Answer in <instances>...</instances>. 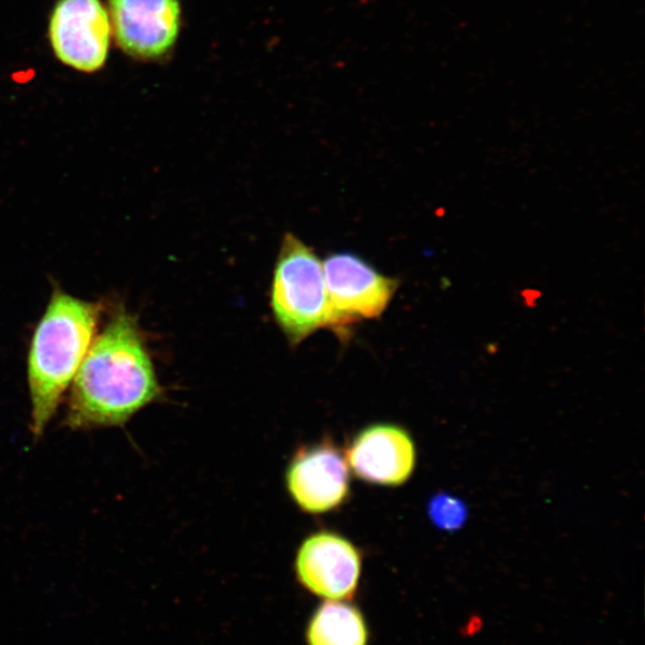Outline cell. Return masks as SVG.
Masks as SVG:
<instances>
[{"label": "cell", "instance_id": "1", "mask_svg": "<svg viewBox=\"0 0 645 645\" xmlns=\"http://www.w3.org/2000/svg\"><path fill=\"white\" fill-rule=\"evenodd\" d=\"M163 395L137 318L120 310L73 378L65 424L72 431L121 427Z\"/></svg>", "mask_w": 645, "mask_h": 645}, {"label": "cell", "instance_id": "2", "mask_svg": "<svg viewBox=\"0 0 645 645\" xmlns=\"http://www.w3.org/2000/svg\"><path fill=\"white\" fill-rule=\"evenodd\" d=\"M101 307L56 289L28 355L32 432L45 433L95 341Z\"/></svg>", "mask_w": 645, "mask_h": 645}, {"label": "cell", "instance_id": "3", "mask_svg": "<svg viewBox=\"0 0 645 645\" xmlns=\"http://www.w3.org/2000/svg\"><path fill=\"white\" fill-rule=\"evenodd\" d=\"M271 306L275 321L292 346L316 331L330 329L331 314L322 262L314 249L287 233L278 253Z\"/></svg>", "mask_w": 645, "mask_h": 645}, {"label": "cell", "instance_id": "4", "mask_svg": "<svg viewBox=\"0 0 645 645\" xmlns=\"http://www.w3.org/2000/svg\"><path fill=\"white\" fill-rule=\"evenodd\" d=\"M328 292L330 330L340 337L363 319L383 315L398 283L353 254H335L322 262Z\"/></svg>", "mask_w": 645, "mask_h": 645}, {"label": "cell", "instance_id": "5", "mask_svg": "<svg viewBox=\"0 0 645 645\" xmlns=\"http://www.w3.org/2000/svg\"><path fill=\"white\" fill-rule=\"evenodd\" d=\"M117 46L145 63L171 56L182 31L181 0H109Z\"/></svg>", "mask_w": 645, "mask_h": 645}, {"label": "cell", "instance_id": "6", "mask_svg": "<svg viewBox=\"0 0 645 645\" xmlns=\"http://www.w3.org/2000/svg\"><path fill=\"white\" fill-rule=\"evenodd\" d=\"M112 25L101 0H59L50 21L54 54L66 66L96 72L105 66Z\"/></svg>", "mask_w": 645, "mask_h": 645}, {"label": "cell", "instance_id": "7", "mask_svg": "<svg viewBox=\"0 0 645 645\" xmlns=\"http://www.w3.org/2000/svg\"><path fill=\"white\" fill-rule=\"evenodd\" d=\"M292 500L309 515H326L350 496V476L343 453L329 440L300 448L286 473Z\"/></svg>", "mask_w": 645, "mask_h": 645}, {"label": "cell", "instance_id": "8", "mask_svg": "<svg viewBox=\"0 0 645 645\" xmlns=\"http://www.w3.org/2000/svg\"><path fill=\"white\" fill-rule=\"evenodd\" d=\"M295 570L307 592L326 600L349 601L359 589L362 557L347 538L320 531L303 541Z\"/></svg>", "mask_w": 645, "mask_h": 645}, {"label": "cell", "instance_id": "9", "mask_svg": "<svg viewBox=\"0 0 645 645\" xmlns=\"http://www.w3.org/2000/svg\"><path fill=\"white\" fill-rule=\"evenodd\" d=\"M346 461L363 482L400 487L412 477L416 448L412 436L394 424H373L351 440Z\"/></svg>", "mask_w": 645, "mask_h": 645}, {"label": "cell", "instance_id": "10", "mask_svg": "<svg viewBox=\"0 0 645 645\" xmlns=\"http://www.w3.org/2000/svg\"><path fill=\"white\" fill-rule=\"evenodd\" d=\"M307 645H369L370 630L364 615L343 600H326L307 624Z\"/></svg>", "mask_w": 645, "mask_h": 645}, {"label": "cell", "instance_id": "11", "mask_svg": "<svg viewBox=\"0 0 645 645\" xmlns=\"http://www.w3.org/2000/svg\"><path fill=\"white\" fill-rule=\"evenodd\" d=\"M430 516L443 530H457L464 524L467 512L463 501L450 495H438L430 505Z\"/></svg>", "mask_w": 645, "mask_h": 645}]
</instances>
